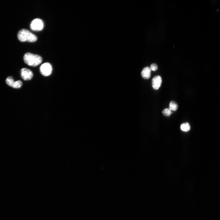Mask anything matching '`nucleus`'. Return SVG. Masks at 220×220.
<instances>
[{
    "label": "nucleus",
    "mask_w": 220,
    "mask_h": 220,
    "mask_svg": "<svg viewBox=\"0 0 220 220\" xmlns=\"http://www.w3.org/2000/svg\"><path fill=\"white\" fill-rule=\"evenodd\" d=\"M177 103L174 101H170L169 104V108L173 111H176L178 108Z\"/></svg>",
    "instance_id": "9d476101"
},
{
    "label": "nucleus",
    "mask_w": 220,
    "mask_h": 220,
    "mask_svg": "<svg viewBox=\"0 0 220 220\" xmlns=\"http://www.w3.org/2000/svg\"><path fill=\"white\" fill-rule=\"evenodd\" d=\"M150 68L151 70L156 71L158 68L157 65L155 63H153L151 65Z\"/></svg>",
    "instance_id": "f8f14e48"
},
{
    "label": "nucleus",
    "mask_w": 220,
    "mask_h": 220,
    "mask_svg": "<svg viewBox=\"0 0 220 220\" xmlns=\"http://www.w3.org/2000/svg\"><path fill=\"white\" fill-rule=\"evenodd\" d=\"M162 82V78L160 76L158 75L154 76L152 79L153 88L156 90H158Z\"/></svg>",
    "instance_id": "423d86ee"
},
{
    "label": "nucleus",
    "mask_w": 220,
    "mask_h": 220,
    "mask_svg": "<svg viewBox=\"0 0 220 220\" xmlns=\"http://www.w3.org/2000/svg\"><path fill=\"white\" fill-rule=\"evenodd\" d=\"M43 23L42 20L36 18L33 20L30 24V28L31 30L35 31H40L43 28Z\"/></svg>",
    "instance_id": "20e7f679"
},
{
    "label": "nucleus",
    "mask_w": 220,
    "mask_h": 220,
    "mask_svg": "<svg viewBox=\"0 0 220 220\" xmlns=\"http://www.w3.org/2000/svg\"><path fill=\"white\" fill-rule=\"evenodd\" d=\"M180 129L182 131L187 132L190 130V126L189 123L185 122L181 124Z\"/></svg>",
    "instance_id": "1a4fd4ad"
},
{
    "label": "nucleus",
    "mask_w": 220,
    "mask_h": 220,
    "mask_svg": "<svg viewBox=\"0 0 220 220\" xmlns=\"http://www.w3.org/2000/svg\"><path fill=\"white\" fill-rule=\"evenodd\" d=\"M23 58L24 62L26 64L33 67L38 66L42 61V59L41 56L30 53H25Z\"/></svg>",
    "instance_id": "f257e3e1"
},
{
    "label": "nucleus",
    "mask_w": 220,
    "mask_h": 220,
    "mask_svg": "<svg viewBox=\"0 0 220 220\" xmlns=\"http://www.w3.org/2000/svg\"><path fill=\"white\" fill-rule=\"evenodd\" d=\"M6 82L8 86L13 88H14L16 81H14L12 77L9 76L7 77L6 80Z\"/></svg>",
    "instance_id": "6e6552de"
},
{
    "label": "nucleus",
    "mask_w": 220,
    "mask_h": 220,
    "mask_svg": "<svg viewBox=\"0 0 220 220\" xmlns=\"http://www.w3.org/2000/svg\"><path fill=\"white\" fill-rule=\"evenodd\" d=\"M17 37L19 40L21 42H34L37 40V37L35 35L25 29H22L18 31Z\"/></svg>",
    "instance_id": "f03ea898"
},
{
    "label": "nucleus",
    "mask_w": 220,
    "mask_h": 220,
    "mask_svg": "<svg viewBox=\"0 0 220 220\" xmlns=\"http://www.w3.org/2000/svg\"><path fill=\"white\" fill-rule=\"evenodd\" d=\"M162 113L165 116H169L171 115V111L169 108H166L163 110Z\"/></svg>",
    "instance_id": "9b49d317"
},
{
    "label": "nucleus",
    "mask_w": 220,
    "mask_h": 220,
    "mask_svg": "<svg viewBox=\"0 0 220 220\" xmlns=\"http://www.w3.org/2000/svg\"><path fill=\"white\" fill-rule=\"evenodd\" d=\"M151 72V70L150 68L148 67H145L141 72V74L142 77L145 79H148L150 77Z\"/></svg>",
    "instance_id": "0eeeda50"
},
{
    "label": "nucleus",
    "mask_w": 220,
    "mask_h": 220,
    "mask_svg": "<svg viewBox=\"0 0 220 220\" xmlns=\"http://www.w3.org/2000/svg\"><path fill=\"white\" fill-rule=\"evenodd\" d=\"M52 68L51 64L47 62L42 64L40 67L41 73L44 76L50 75L52 73Z\"/></svg>",
    "instance_id": "7ed1b4c3"
},
{
    "label": "nucleus",
    "mask_w": 220,
    "mask_h": 220,
    "mask_svg": "<svg viewBox=\"0 0 220 220\" xmlns=\"http://www.w3.org/2000/svg\"><path fill=\"white\" fill-rule=\"evenodd\" d=\"M20 75L22 78L25 80H29L33 77V74L32 72L27 68H22L20 71Z\"/></svg>",
    "instance_id": "39448f33"
}]
</instances>
